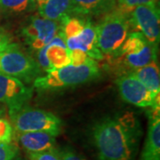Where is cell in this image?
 Here are the masks:
<instances>
[{
    "instance_id": "6da1fadb",
    "label": "cell",
    "mask_w": 160,
    "mask_h": 160,
    "mask_svg": "<svg viewBox=\"0 0 160 160\" xmlns=\"http://www.w3.org/2000/svg\"><path fill=\"white\" fill-rule=\"evenodd\" d=\"M91 134L98 160H134L142 129L134 115L125 113L98 121Z\"/></svg>"
},
{
    "instance_id": "7a4b0ae2",
    "label": "cell",
    "mask_w": 160,
    "mask_h": 160,
    "mask_svg": "<svg viewBox=\"0 0 160 160\" xmlns=\"http://www.w3.org/2000/svg\"><path fill=\"white\" fill-rule=\"evenodd\" d=\"M100 75L97 62L91 58L89 62L79 66L69 64L52 69L46 76L35 79L34 87L40 91L58 90L91 82L99 78Z\"/></svg>"
},
{
    "instance_id": "3957f363",
    "label": "cell",
    "mask_w": 160,
    "mask_h": 160,
    "mask_svg": "<svg viewBox=\"0 0 160 160\" xmlns=\"http://www.w3.org/2000/svg\"><path fill=\"white\" fill-rule=\"evenodd\" d=\"M131 27L129 16L117 8L104 14L96 26L97 46L104 55L113 57L123 46Z\"/></svg>"
},
{
    "instance_id": "277c9868",
    "label": "cell",
    "mask_w": 160,
    "mask_h": 160,
    "mask_svg": "<svg viewBox=\"0 0 160 160\" xmlns=\"http://www.w3.org/2000/svg\"><path fill=\"white\" fill-rule=\"evenodd\" d=\"M0 73L29 84L39 78L41 69L29 54L17 44H9L0 51Z\"/></svg>"
},
{
    "instance_id": "5b68a950",
    "label": "cell",
    "mask_w": 160,
    "mask_h": 160,
    "mask_svg": "<svg viewBox=\"0 0 160 160\" xmlns=\"http://www.w3.org/2000/svg\"><path fill=\"white\" fill-rule=\"evenodd\" d=\"M16 132H46L55 137L62 129V122L51 112L38 109L23 107L10 114Z\"/></svg>"
},
{
    "instance_id": "8992f818",
    "label": "cell",
    "mask_w": 160,
    "mask_h": 160,
    "mask_svg": "<svg viewBox=\"0 0 160 160\" xmlns=\"http://www.w3.org/2000/svg\"><path fill=\"white\" fill-rule=\"evenodd\" d=\"M120 96L126 102L141 108L160 106L159 96H155L141 81L130 73L120 76L116 80Z\"/></svg>"
},
{
    "instance_id": "52a82bcc",
    "label": "cell",
    "mask_w": 160,
    "mask_h": 160,
    "mask_svg": "<svg viewBox=\"0 0 160 160\" xmlns=\"http://www.w3.org/2000/svg\"><path fill=\"white\" fill-rule=\"evenodd\" d=\"M130 24L149 40L158 46L160 40L159 9L156 3L136 6L129 14Z\"/></svg>"
},
{
    "instance_id": "ba28073f",
    "label": "cell",
    "mask_w": 160,
    "mask_h": 160,
    "mask_svg": "<svg viewBox=\"0 0 160 160\" xmlns=\"http://www.w3.org/2000/svg\"><path fill=\"white\" fill-rule=\"evenodd\" d=\"M61 29L60 22L52 21L38 15L32 16L22 29V35L29 46L36 51L48 45Z\"/></svg>"
},
{
    "instance_id": "9c48e42d",
    "label": "cell",
    "mask_w": 160,
    "mask_h": 160,
    "mask_svg": "<svg viewBox=\"0 0 160 160\" xmlns=\"http://www.w3.org/2000/svg\"><path fill=\"white\" fill-rule=\"evenodd\" d=\"M31 96V88L22 81L0 73V103L9 107L10 114L23 108Z\"/></svg>"
},
{
    "instance_id": "30bf717a",
    "label": "cell",
    "mask_w": 160,
    "mask_h": 160,
    "mask_svg": "<svg viewBox=\"0 0 160 160\" xmlns=\"http://www.w3.org/2000/svg\"><path fill=\"white\" fill-rule=\"evenodd\" d=\"M69 50L79 49L93 60H102L104 55L97 46L96 26L90 21H86L85 27L79 35L65 40Z\"/></svg>"
},
{
    "instance_id": "8fae6325",
    "label": "cell",
    "mask_w": 160,
    "mask_h": 160,
    "mask_svg": "<svg viewBox=\"0 0 160 160\" xmlns=\"http://www.w3.org/2000/svg\"><path fill=\"white\" fill-rule=\"evenodd\" d=\"M160 108H151L149 126L139 160H160Z\"/></svg>"
},
{
    "instance_id": "7c38bea8",
    "label": "cell",
    "mask_w": 160,
    "mask_h": 160,
    "mask_svg": "<svg viewBox=\"0 0 160 160\" xmlns=\"http://www.w3.org/2000/svg\"><path fill=\"white\" fill-rule=\"evenodd\" d=\"M17 140L28 153L43 152L56 148L55 136L46 132H17Z\"/></svg>"
},
{
    "instance_id": "4fadbf2b",
    "label": "cell",
    "mask_w": 160,
    "mask_h": 160,
    "mask_svg": "<svg viewBox=\"0 0 160 160\" xmlns=\"http://www.w3.org/2000/svg\"><path fill=\"white\" fill-rule=\"evenodd\" d=\"M157 51L158 46L149 42L140 51L132 53L120 54L113 59L117 60L119 64H122L125 68L128 69V72H130L132 70L144 67L157 61Z\"/></svg>"
},
{
    "instance_id": "5bb4252c",
    "label": "cell",
    "mask_w": 160,
    "mask_h": 160,
    "mask_svg": "<svg viewBox=\"0 0 160 160\" xmlns=\"http://www.w3.org/2000/svg\"><path fill=\"white\" fill-rule=\"evenodd\" d=\"M39 16L60 22L66 16L73 14L71 0H36Z\"/></svg>"
},
{
    "instance_id": "9a60e30c",
    "label": "cell",
    "mask_w": 160,
    "mask_h": 160,
    "mask_svg": "<svg viewBox=\"0 0 160 160\" xmlns=\"http://www.w3.org/2000/svg\"><path fill=\"white\" fill-rule=\"evenodd\" d=\"M73 14L104 15L117 8L116 0H71Z\"/></svg>"
},
{
    "instance_id": "2e32d148",
    "label": "cell",
    "mask_w": 160,
    "mask_h": 160,
    "mask_svg": "<svg viewBox=\"0 0 160 160\" xmlns=\"http://www.w3.org/2000/svg\"><path fill=\"white\" fill-rule=\"evenodd\" d=\"M132 76L136 78L151 92L155 96L160 95V74L159 66L155 61L148 65L132 70L130 72Z\"/></svg>"
},
{
    "instance_id": "e0dca14e",
    "label": "cell",
    "mask_w": 160,
    "mask_h": 160,
    "mask_svg": "<svg viewBox=\"0 0 160 160\" xmlns=\"http://www.w3.org/2000/svg\"><path fill=\"white\" fill-rule=\"evenodd\" d=\"M46 57L52 69H60L70 64L69 51L68 48L48 44L46 46Z\"/></svg>"
},
{
    "instance_id": "ac0fdd59",
    "label": "cell",
    "mask_w": 160,
    "mask_h": 160,
    "mask_svg": "<svg viewBox=\"0 0 160 160\" xmlns=\"http://www.w3.org/2000/svg\"><path fill=\"white\" fill-rule=\"evenodd\" d=\"M36 8V0H0V10L7 13H26L34 11Z\"/></svg>"
},
{
    "instance_id": "d6986e66",
    "label": "cell",
    "mask_w": 160,
    "mask_h": 160,
    "mask_svg": "<svg viewBox=\"0 0 160 160\" xmlns=\"http://www.w3.org/2000/svg\"><path fill=\"white\" fill-rule=\"evenodd\" d=\"M60 23L61 30L66 40L69 38L79 35L85 27L86 22L79 18L66 16L60 21Z\"/></svg>"
},
{
    "instance_id": "ffe728a7",
    "label": "cell",
    "mask_w": 160,
    "mask_h": 160,
    "mask_svg": "<svg viewBox=\"0 0 160 160\" xmlns=\"http://www.w3.org/2000/svg\"><path fill=\"white\" fill-rule=\"evenodd\" d=\"M157 0H118L117 9L121 12L129 15L136 6L144 4L156 3Z\"/></svg>"
},
{
    "instance_id": "44dd1931",
    "label": "cell",
    "mask_w": 160,
    "mask_h": 160,
    "mask_svg": "<svg viewBox=\"0 0 160 160\" xmlns=\"http://www.w3.org/2000/svg\"><path fill=\"white\" fill-rule=\"evenodd\" d=\"M19 155V147L11 142H0V160H13Z\"/></svg>"
},
{
    "instance_id": "7402d4cb",
    "label": "cell",
    "mask_w": 160,
    "mask_h": 160,
    "mask_svg": "<svg viewBox=\"0 0 160 160\" xmlns=\"http://www.w3.org/2000/svg\"><path fill=\"white\" fill-rule=\"evenodd\" d=\"M28 156L29 160H61L57 148L43 152L28 153Z\"/></svg>"
},
{
    "instance_id": "603a6c76",
    "label": "cell",
    "mask_w": 160,
    "mask_h": 160,
    "mask_svg": "<svg viewBox=\"0 0 160 160\" xmlns=\"http://www.w3.org/2000/svg\"><path fill=\"white\" fill-rule=\"evenodd\" d=\"M69 51L70 64L73 66H79L82 64H85L87 62H89L91 59L85 52L79 49H73V50H69Z\"/></svg>"
},
{
    "instance_id": "cb8c5ba5",
    "label": "cell",
    "mask_w": 160,
    "mask_h": 160,
    "mask_svg": "<svg viewBox=\"0 0 160 160\" xmlns=\"http://www.w3.org/2000/svg\"><path fill=\"white\" fill-rule=\"evenodd\" d=\"M12 135L13 130L10 123L0 118V142H11Z\"/></svg>"
},
{
    "instance_id": "d4e9b609",
    "label": "cell",
    "mask_w": 160,
    "mask_h": 160,
    "mask_svg": "<svg viewBox=\"0 0 160 160\" xmlns=\"http://www.w3.org/2000/svg\"><path fill=\"white\" fill-rule=\"evenodd\" d=\"M58 153L61 160H87L82 155L77 153L74 149L69 147L58 149Z\"/></svg>"
},
{
    "instance_id": "484cf974",
    "label": "cell",
    "mask_w": 160,
    "mask_h": 160,
    "mask_svg": "<svg viewBox=\"0 0 160 160\" xmlns=\"http://www.w3.org/2000/svg\"><path fill=\"white\" fill-rule=\"evenodd\" d=\"M12 43V38L3 28L0 27V51L5 49L6 46Z\"/></svg>"
},
{
    "instance_id": "4316f807",
    "label": "cell",
    "mask_w": 160,
    "mask_h": 160,
    "mask_svg": "<svg viewBox=\"0 0 160 160\" xmlns=\"http://www.w3.org/2000/svg\"><path fill=\"white\" fill-rule=\"evenodd\" d=\"M13 160H18V159H17V158H14V159H13Z\"/></svg>"
}]
</instances>
